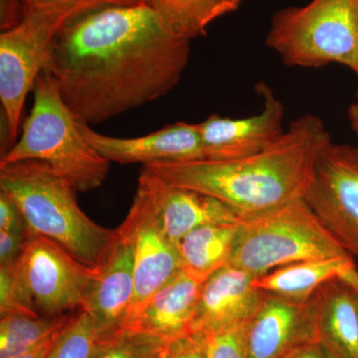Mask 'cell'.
Returning <instances> with one entry per match:
<instances>
[{"instance_id": "obj_8", "label": "cell", "mask_w": 358, "mask_h": 358, "mask_svg": "<svg viewBox=\"0 0 358 358\" xmlns=\"http://www.w3.org/2000/svg\"><path fill=\"white\" fill-rule=\"evenodd\" d=\"M15 266L28 306L41 317L81 310L87 289L99 272L56 242L29 233Z\"/></svg>"}, {"instance_id": "obj_2", "label": "cell", "mask_w": 358, "mask_h": 358, "mask_svg": "<svg viewBox=\"0 0 358 358\" xmlns=\"http://www.w3.org/2000/svg\"><path fill=\"white\" fill-rule=\"evenodd\" d=\"M331 138L317 115L296 117L274 145L234 160L201 159L148 166L169 185L220 200L241 219L305 199L315 164Z\"/></svg>"}, {"instance_id": "obj_3", "label": "cell", "mask_w": 358, "mask_h": 358, "mask_svg": "<svg viewBox=\"0 0 358 358\" xmlns=\"http://www.w3.org/2000/svg\"><path fill=\"white\" fill-rule=\"evenodd\" d=\"M0 192L17 205L29 234L56 242L87 267L101 270L119 241L117 230L92 220L78 203L76 189L42 162L0 166Z\"/></svg>"}, {"instance_id": "obj_22", "label": "cell", "mask_w": 358, "mask_h": 358, "mask_svg": "<svg viewBox=\"0 0 358 358\" xmlns=\"http://www.w3.org/2000/svg\"><path fill=\"white\" fill-rule=\"evenodd\" d=\"M76 313L57 317H32L26 315L1 317L0 358L16 357L41 345L60 333Z\"/></svg>"}, {"instance_id": "obj_19", "label": "cell", "mask_w": 358, "mask_h": 358, "mask_svg": "<svg viewBox=\"0 0 358 358\" xmlns=\"http://www.w3.org/2000/svg\"><path fill=\"white\" fill-rule=\"evenodd\" d=\"M358 270L352 256L334 257L303 261L271 271L254 278L253 285L266 294L289 300L303 301L310 299L327 282L348 279Z\"/></svg>"}, {"instance_id": "obj_25", "label": "cell", "mask_w": 358, "mask_h": 358, "mask_svg": "<svg viewBox=\"0 0 358 358\" xmlns=\"http://www.w3.org/2000/svg\"><path fill=\"white\" fill-rule=\"evenodd\" d=\"M103 338L89 313L79 310L59 334L47 358H92Z\"/></svg>"}, {"instance_id": "obj_10", "label": "cell", "mask_w": 358, "mask_h": 358, "mask_svg": "<svg viewBox=\"0 0 358 358\" xmlns=\"http://www.w3.org/2000/svg\"><path fill=\"white\" fill-rule=\"evenodd\" d=\"M117 230L131 245L134 255V294L126 329L148 299L180 272L181 262L178 247L167 238L148 200L138 190Z\"/></svg>"}, {"instance_id": "obj_15", "label": "cell", "mask_w": 358, "mask_h": 358, "mask_svg": "<svg viewBox=\"0 0 358 358\" xmlns=\"http://www.w3.org/2000/svg\"><path fill=\"white\" fill-rule=\"evenodd\" d=\"M315 343L310 301L266 294L248 324V358H289Z\"/></svg>"}, {"instance_id": "obj_14", "label": "cell", "mask_w": 358, "mask_h": 358, "mask_svg": "<svg viewBox=\"0 0 358 358\" xmlns=\"http://www.w3.org/2000/svg\"><path fill=\"white\" fill-rule=\"evenodd\" d=\"M255 275L227 265L203 282L195 307L192 333H207L248 324L266 293L253 285Z\"/></svg>"}, {"instance_id": "obj_23", "label": "cell", "mask_w": 358, "mask_h": 358, "mask_svg": "<svg viewBox=\"0 0 358 358\" xmlns=\"http://www.w3.org/2000/svg\"><path fill=\"white\" fill-rule=\"evenodd\" d=\"M136 0H0V28L10 29L33 14H49L70 21L82 14L110 6H133Z\"/></svg>"}, {"instance_id": "obj_28", "label": "cell", "mask_w": 358, "mask_h": 358, "mask_svg": "<svg viewBox=\"0 0 358 358\" xmlns=\"http://www.w3.org/2000/svg\"><path fill=\"white\" fill-rule=\"evenodd\" d=\"M0 230L27 234L24 218L13 200L0 192Z\"/></svg>"}, {"instance_id": "obj_1", "label": "cell", "mask_w": 358, "mask_h": 358, "mask_svg": "<svg viewBox=\"0 0 358 358\" xmlns=\"http://www.w3.org/2000/svg\"><path fill=\"white\" fill-rule=\"evenodd\" d=\"M190 42L145 4L101 7L62 26L43 71L77 121L100 124L169 93Z\"/></svg>"}, {"instance_id": "obj_17", "label": "cell", "mask_w": 358, "mask_h": 358, "mask_svg": "<svg viewBox=\"0 0 358 358\" xmlns=\"http://www.w3.org/2000/svg\"><path fill=\"white\" fill-rule=\"evenodd\" d=\"M357 291L343 278L320 286L308 299L315 341L327 358H358Z\"/></svg>"}, {"instance_id": "obj_18", "label": "cell", "mask_w": 358, "mask_h": 358, "mask_svg": "<svg viewBox=\"0 0 358 358\" xmlns=\"http://www.w3.org/2000/svg\"><path fill=\"white\" fill-rule=\"evenodd\" d=\"M202 285L181 270L148 299L124 329L152 334L171 343L192 333Z\"/></svg>"}, {"instance_id": "obj_34", "label": "cell", "mask_w": 358, "mask_h": 358, "mask_svg": "<svg viewBox=\"0 0 358 358\" xmlns=\"http://www.w3.org/2000/svg\"><path fill=\"white\" fill-rule=\"evenodd\" d=\"M355 296H357V308H358V292H357V294H355Z\"/></svg>"}, {"instance_id": "obj_20", "label": "cell", "mask_w": 358, "mask_h": 358, "mask_svg": "<svg viewBox=\"0 0 358 358\" xmlns=\"http://www.w3.org/2000/svg\"><path fill=\"white\" fill-rule=\"evenodd\" d=\"M239 224L202 226L185 235L178 246L181 270L204 282L229 265Z\"/></svg>"}, {"instance_id": "obj_27", "label": "cell", "mask_w": 358, "mask_h": 358, "mask_svg": "<svg viewBox=\"0 0 358 358\" xmlns=\"http://www.w3.org/2000/svg\"><path fill=\"white\" fill-rule=\"evenodd\" d=\"M0 315H26L39 317L33 313L26 301L21 287L15 261L0 265Z\"/></svg>"}, {"instance_id": "obj_29", "label": "cell", "mask_w": 358, "mask_h": 358, "mask_svg": "<svg viewBox=\"0 0 358 358\" xmlns=\"http://www.w3.org/2000/svg\"><path fill=\"white\" fill-rule=\"evenodd\" d=\"M167 358H206L199 334L190 333L171 341Z\"/></svg>"}, {"instance_id": "obj_24", "label": "cell", "mask_w": 358, "mask_h": 358, "mask_svg": "<svg viewBox=\"0 0 358 358\" xmlns=\"http://www.w3.org/2000/svg\"><path fill=\"white\" fill-rule=\"evenodd\" d=\"M169 345L152 334L122 329L103 338L92 358H167Z\"/></svg>"}, {"instance_id": "obj_26", "label": "cell", "mask_w": 358, "mask_h": 358, "mask_svg": "<svg viewBox=\"0 0 358 358\" xmlns=\"http://www.w3.org/2000/svg\"><path fill=\"white\" fill-rule=\"evenodd\" d=\"M248 324L220 331L195 333L201 341L205 357L248 358Z\"/></svg>"}, {"instance_id": "obj_21", "label": "cell", "mask_w": 358, "mask_h": 358, "mask_svg": "<svg viewBox=\"0 0 358 358\" xmlns=\"http://www.w3.org/2000/svg\"><path fill=\"white\" fill-rule=\"evenodd\" d=\"M154 9L179 36L190 40L202 36L214 22L234 13L244 0H136Z\"/></svg>"}, {"instance_id": "obj_7", "label": "cell", "mask_w": 358, "mask_h": 358, "mask_svg": "<svg viewBox=\"0 0 358 358\" xmlns=\"http://www.w3.org/2000/svg\"><path fill=\"white\" fill-rule=\"evenodd\" d=\"M67 21L33 14L0 34V102L6 122L1 155L17 141L28 93L43 72L52 42Z\"/></svg>"}, {"instance_id": "obj_12", "label": "cell", "mask_w": 358, "mask_h": 358, "mask_svg": "<svg viewBox=\"0 0 358 358\" xmlns=\"http://www.w3.org/2000/svg\"><path fill=\"white\" fill-rule=\"evenodd\" d=\"M138 192L148 200L167 238L176 247L185 235L206 225H236L239 215L220 200L169 185L147 166L141 169Z\"/></svg>"}, {"instance_id": "obj_13", "label": "cell", "mask_w": 358, "mask_h": 358, "mask_svg": "<svg viewBox=\"0 0 358 358\" xmlns=\"http://www.w3.org/2000/svg\"><path fill=\"white\" fill-rule=\"evenodd\" d=\"M87 143L103 159L119 164L182 162L204 159L197 124L178 122L138 138H122L105 136L78 121Z\"/></svg>"}, {"instance_id": "obj_5", "label": "cell", "mask_w": 358, "mask_h": 358, "mask_svg": "<svg viewBox=\"0 0 358 358\" xmlns=\"http://www.w3.org/2000/svg\"><path fill=\"white\" fill-rule=\"evenodd\" d=\"M266 44L289 67L339 64L358 76V0H310L282 9Z\"/></svg>"}, {"instance_id": "obj_33", "label": "cell", "mask_w": 358, "mask_h": 358, "mask_svg": "<svg viewBox=\"0 0 358 358\" xmlns=\"http://www.w3.org/2000/svg\"><path fill=\"white\" fill-rule=\"evenodd\" d=\"M348 120H350V127L352 131L358 136V93L355 102L348 109Z\"/></svg>"}, {"instance_id": "obj_11", "label": "cell", "mask_w": 358, "mask_h": 358, "mask_svg": "<svg viewBox=\"0 0 358 358\" xmlns=\"http://www.w3.org/2000/svg\"><path fill=\"white\" fill-rule=\"evenodd\" d=\"M262 98L263 109L258 115L231 119L211 115L197 124L204 159L234 160L263 152L284 134V103L264 82L256 85Z\"/></svg>"}, {"instance_id": "obj_6", "label": "cell", "mask_w": 358, "mask_h": 358, "mask_svg": "<svg viewBox=\"0 0 358 358\" xmlns=\"http://www.w3.org/2000/svg\"><path fill=\"white\" fill-rule=\"evenodd\" d=\"M345 256L350 255L300 199L242 219L230 265L259 277L294 263Z\"/></svg>"}, {"instance_id": "obj_31", "label": "cell", "mask_w": 358, "mask_h": 358, "mask_svg": "<svg viewBox=\"0 0 358 358\" xmlns=\"http://www.w3.org/2000/svg\"><path fill=\"white\" fill-rule=\"evenodd\" d=\"M60 333L56 334V336H52L48 341H44L43 343L36 346V348H33V350H29V352L23 353V355H18V357L13 358H47Z\"/></svg>"}, {"instance_id": "obj_32", "label": "cell", "mask_w": 358, "mask_h": 358, "mask_svg": "<svg viewBox=\"0 0 358 358\" xmlns=\"http://www.w3.org/2000/svg\"><path fill=\"white\" fill-rule=\"evenodd\" d=\"M289 358H327V357L317 343H312L299 348Z\"/></svg>"}, {"instance_id": "obj_30", "label": "cell", "mask_w": 358, "mask_h": 358, "mask_svg": "<svg viewBox=\"0 0 358 358\" xmlns=\"http://www.w3.org/2000/svg\"><path fill=\"white\" fill-rule=\"evenodd\" d=\"M27 234L0 230V265L17 260L22 253Z\"/></svg>"}, {"instance_id": "obj_9", "label": "cell", "mask_w": 358, "mask_h": 358, "mask_svg": "<svg viewBox=\"0 0 358 358\" xmlns=\"http://www.w3.org/2000/svg\"><path fill=\"white\" fill-rule=\"evenodd\" d=\"M303 199L345 251L358 257V148L329 143Z\"/></svg>"}, {"instance_id": "obj_4", "label": "cell", "mask_w": 358, "mask_h": 358, "mask_svg": "<svg viewBox=\"0 0 358 358\" xmlns=\"http://www.w3.org/2000/svg\"><path fill=\"white\" fill-rule=\"evenodd\" d=\"M32 92L31 112L21 127L20 138L1 155L0 166L35 160L65 178L77 192L102 186L110 162L85 140L76 117L44 71Z\"/></svg>"}, {"instance_id": "obj_16", "label": "cell", "mask_w": 358, "mask_h": 358, "mask_svg": "<svg viewBox=\"0 0 358 358\" xmlns=\"http://www.w3.org/2000/svg\"><path fill=\"white\" fill-rule=\"evenodd\" d=\"M134 294L133 249L119 235L109 259L87 289L82 310L94 320L103 338H109L124 329Z\"/></svg>"}]
</instances>
